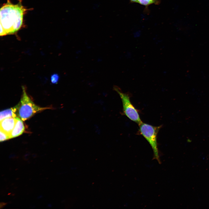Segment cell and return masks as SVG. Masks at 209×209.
<instances>
[{
	"instance_id": "6da1fadb",
	"label": "cell",
	"mask_w": 209,
	"mask_h": 209,
	"mask_svg": "<svg viewBox=\"0 0 209 209\" xmlns=\"http://www.w3.org/2000/svg\"><path fill=\"white\" fill-rule=\"evenodd\" d=\"M28 10L21 0L13 4L8 0L0 9L1 36L14 34L22 26L24 15Z\"/></svg>"
},
{
	"instance_id": "7a4b0ae2",
	"label": "cell",
	"mask_w": 209,
	"mask_h": 209,
	"mask_svg": "<svg viewBox=\"0 0 209 209\" xmlns=\"http://www.w3.org/2000/svg\"><path fill=\"white\" fill-rule=\"evenodd\" d=\"M23 93L19 103L15 106L16 113L18 117L23 121L26 120L35 113L47 109H51V107H41L35 104L27 94L26 89L22 87Z\"/></svg>"
},
{
	"instance_id": "3957f363",
	"label": "cell",
	"mask_w": 209,
	"mask_h": 209,
	"mask_svg": "<svg viewBox=\"0 0 209 209\" xmlns=\"http://www.w3.org/2000/svg\"><path fill=\"white\" fill-rule=\"evenodd\" d=\"M139 126V134L142 136L149 143L153 151L154 158L160 163L157 136L162 126H155L143 122Z\"/></svg>"
},
{
	"instance_id": "277c9868",
	"label": "cell",
	"mask_w": 209,
	"mask_h": 209,
	"mask_svg": "<svg viewBox=\"0 0 209 209\" xmlns=\"http://www.w3.org/2000/svg\"><path fill=\"white\" fill-rule=\"evenodd\" d=\"M113 89L119 94L121 99L123 114L138 125L142 123L143 122L140 117L138 111L131 101L130 93H123L120 89L117 86H114Z\"/></svg>"
},
{
	"instance_id": "5b68a950",
	"label": "cell",
	"mask_w": 209,
	"mask_h": 209,
	"mask_svg": "<svg viewBox=\"0 0 209 209\" xmlns=\"http://www.w3.org/2000/svg\"><path fill=\"white\" fill-rule=\"evenodd\" d=\"M16 122L15 118L11 117L3 119L0 121V129L10 135L15 127Z\"/></svg>"
},
{
	"instance_id": "8992f818",
	"label": "cell",
	"mask_w": 209,
	"mask_h": 209,
	"mask_svg": "<svg viewBox=\"0 0 209 209\" xmlns=\"http://www.w3.org/2000/svg\"><path fill=\"white\" fill-rule=\"evenodd\" d=\"M15 118L16 123L13 129L10 134V139L19 136L25 131V127L23 122V121L18 117Z\"/></svg>"
},
{
	"instance_id": "52a82bcc",
	"label": "cell",
	"mask_w": 209,
	"mask_h": 209,
	"mask_svg": "<svg viewBox=\"0 0 209 209\" xmlns=\"http://www.w3.org/2000/svg\"><path fill=\"white\" fill-rule=\"evenodd\" d=\"M16 112V108L15 106L1 111L0 113V121L8 118L17 117Z\"/></svg>"
},
{
	"instance_id": "ba28073f",
	"label": "cell",
	"mask_w": 209,
	"mask_h": 209,
	"mask_svg": "<svg viewBox=\"0 0 209 209\" xmlns=\"http://www.w3.org/2000/svg\"><path fill=\"white\" fill-rule=\"evenodd\" d=\"M0 141L2 142L10 138V135L0 129Z\"/></svg>"
},
{
	"instance_id": "9c48e42d",
	"label": "cell",
	"mask_w": 209,
	"mask_h": 209,
	"mask_svg": "<svg viewBox=\"0 0 209 209\" xmlns=\"http://www.w3.org/2000/svg\"><path fill=\"white\" fill-rule=\"evenodd\" d=\"M60 77L59 75L55 73L51 75V83L53 84H55L58 82Z\"/></svg>"
},
{
	"instance_id": "30bf717a",
	"label": "cell",
	"mask_w": 209,
	"mask_h": 209,
	"mask_svg": "<svg viewBox=\"0 0 209 209\" xmlns=\"http://www.w3.org/2000/svg\"><path fill=\"white\" fill-rule=\"evenodd\" d=\"M138 3L147 6L154 2L152 0H138Z\"/></svg>"
},
{
	"instance_id": "8fae6325",
	"label": "cell",
	"mask_w": 209,
	"mask_h": 209,
	"mask_svg": "<svg viewBox=\"0 0 209 209\" xmlns=\"http://www.w3.org/2000/svg\"><path fill=\"white\" fill-rule=\"evenodd\" d=\"M132 2L138 3V0H130Z\"/></svg>"
},
{
	"instance_id": "7c38bea8",
	"label": "cell",
	"mask_w": 209,
	"mask_h": 209,
	"mask_svg": "<svg viewBox=\"0 0 209 209\" xmlns=\"http://www.w3.org/2000/svg\"><path fill=\"white\" fill-rule=\"evenodd\" d=\"M154 2H155V0H152Z\"/></svg>"
}]
</instances>
